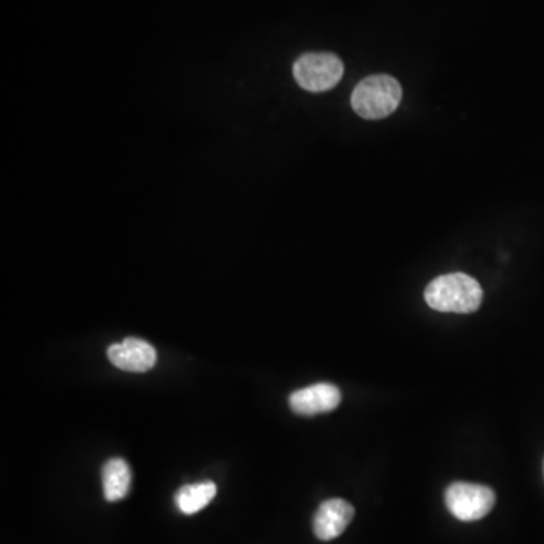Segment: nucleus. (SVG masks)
<instances>
[{"instance_id":"7","label":"nucleus","mask_w":544,"mask_h":544,"mask_svg":"<svg viewBox=\"0 0 544 544\" xmlns=\"http://www.w3.org/2000/svg\"><path fill=\"white\" fill-rule=\"evenodd\" d=\"M354 519V507L344 499L334 498L322 502L313 517V531L322 541L339 537Z\"/></svg>"},{"instance_id":"9","label":"nucleus","mask_w":544,"mask_h":544,"mask_svg":"<svg viewBox=\"0 0 544 544\" xmlns=\"http://www.w3.org/2000/svg\"><path fill=\"white\" fill-rule=\"evenodd\" d=\"M217 495V486L212 481L189 484L177 492V508L183 514H195L208 507Z\"/></svg>"},{"instance_id":"8","label":"nucleus","mask_w":544,"mask_h":544,"mask_svg":"<svg viewBox=\"0 0 544 544\" xmlns=\"http://www.w3.org/2000/svg\"><path fill=\"white\" fill-rule=\"evenodd\" d=\"M102 481L106 501L115 502L126 498L132 481L129 464L123 458H111L103 466Z\"/></svg>"},{"instance_id":"1","label":"nucleus","mask_w":544,"mask_h":544,"mask_svg":"<svg viewBox=\"0 0 544 544\" xmlns=\"http://www.w3.org/2000/svg\"><path fill=\"white\" fill-rule=\"evenodd\" d=\"M424 297L437 312L467 315L480 309L483 288L473 277L455 272L434 279L425 289Z\"/></svg>"},{"instance_id":"6","label":"nucleus","mask_w":544,"mask_h":544,"mask_svg":"<svg viewBox=\"0 0 544 544\" xmlns=\"http://www.w3.org/2000/svg\"><path fill=\"white\" fill-rule=\"evenodd\" d=\"M342 393L337 386L330 383H318L304 387L289 396L292 412L301 416L322 415L339 407Z\"/></svg>"},{"instance_id":"3","label":"nucleus","mask_w":544,"mask_h":544,"mask_svg":"<svg viewBox=\"0 0 544 544\" xmlns=\"http://www.w3.org/2000/svg\"><path fill=\"white\" fill-rule=\"evenodd\" d=\"M344 62L334 53H306L294 62V78L303 90L322 93L339 84Z\"/></svg>"},{"instance_id":"2","label":"nucleus","mask_w":544,"mask_h":544,"mask_svg":"<svg viewBox=\"0 0 544 544\" xmlns=\"http://www.w3.org/2000/svg\"><path fill=\"white\" fill-rule=\"evenodd\" d=\"M402 99L401 84L389 75L363 79L351 94V106L366 120H381L396 111Z\"/></svg>"},{"instance_id":"5","label":"nucleus","mask_w":544,"mask_h":544,"mask_svg":"<svg viewBox=\"0 0 544 544\" xmlns=\"http://www.w3.org/2000/svg\"><path fill=\"white\" fill-rule=\"evenodd\" d=\"M108 357L115 368L135 374L150 371L158 360L155 348L138 337H126L121 344L112 345Z\"/></svg>"},{"instance_id":"4","label":"nucleus","mask_w":544,"mask_h":544,"mask_svg":"<svg viewBox=\"0 0 544 544\" xmlns=\"http://www.w3.org/2000/svg\"><path fill=\"white\" fill-rule=\"evenodd\" d=\"M445 502L452 516L461 522H475L493 510L496 495L481 484L454 483L446 489Z\"/></svg>"}]
</instances>
